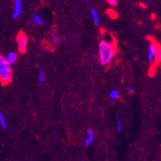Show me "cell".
I'll list each match as a JSON object with an SVG mask.
<instances>
[{
    "label": "cell",
    "instance_id": "7a4b0ae2",
    "mask_svg": "<svg viewBox=\"0 0 161 161\" xmlns=\"http://www.w3.org/2000/svg\"><path fill=\"white\" fill-rule=\"evenodd\" d=\"M12 69L11 64L4 56L0 54V82L3 86L10 84L12 80Z\"/></svg>",
    "mask_w": 161,
    "mask_h": 161
},
{
    "label": "cell",
    "instance_id": "9a60e30c",
    "mask_svg": "<svg viewBox=\"0 0 161 161\" xmlns=\"http://www.w3.org/2000/svg\"><path fill=\"white\" fill-rule=\"evenodd\" d=\"M51 39L53 44H58L59 43V39H58V35L56 33H52L51 35Z\"/></svg>",
    "mask_w": 161,
    "mask_h": 161
},
{
    "label": "cell",
    "instance_id": "5b68a950",
    "mask_svg": "<svg viewBox=\"0 0 161 161\" xmlns=\"http://www.w3.org/2000/svg\"><path fill=\"white\" fill-rule=\"evenodd\" d=\"M22 12V1L21 0H15L14 3V11L12 14V19H16L21 15Z\"/></svg>",
    "mask_w": 161,
    "mask_h": 161
},
{
    "label": "cell",
    "instance_id": "3957f363",
    "mask_svg": "<svg viewBox=\"0 0 161 161\" xmlns=\"http://www.w3.org/2000/svg\"><path fill=\"white\" fill-rule=\"evenodd\" d=\"M16 43L18 51L21 54H24L27 49L28 39L27 35L23 31H19L16 36Z\"/></svg>",
    "mask_w": 161,
    "mask_h": 161
},
{
    "label": "cell",
    "instance_id": "30bf717a",
    "mask_svg": "<svg viewBox=\"0 0 161 161\" xmlns=\"http://www.w3.org/2000/svg\"><path fill=\"white\" fill-rule=\"evenodd\" d=\"M38 79H39V84L41 86H43L46 83V73H45L44 70L40 68L39 69V76H38Z\"/></svg>",
    "mask_w": 161,
    "mask_h": 161
},
{
    "label": "cell",
    "instance_id": "6da1fadb",
    "mask_svg": "<svg viewBox=\"0 0 161 161\" xmlns=\"http://www.w3.org/2000/svg\"><path fill=\"white\" fill-rule=\"evenodd\" d=\"M116 43L103 39L99 44V59L104 67H108L116 54Z\"/></svg>",
    "mask_w": 161,
    "mask_h": 161
},
{
    "label": "cell",
    "instance_id": "5bb4252c",
    "mask_svg": "<svg viewBox=\"0 0 161 161\" xmlns=\"http://www.w3.org/2000/svg\"><path fill=\"white\" fill-rule=\"evenodd\" d=\"M161 61V48L160 47L157 51V53H156V57H155V59H154V63L156 64V65L157 64H160Z\"/></svg>",
    "mask_w": 161,
    "mask_h": 161
},
{
    "label": "cell",
    "instance_id": "4fadbf2b",
    "mask_svg": "<svg viewBox=\"0 0 161 161\" xmlns=\"http://www.w3.org/2000/svg\"><path fill=\"white\" fill-rule=\"evenodd\" d=\"M116 131L118 133H120V132L122 131L123 125L122 122H121V119H120V116H116Z\"/></svg>",
    "mask_w": 161,
    "mask_h": 161
},
{
    "label": "cell",
    "instance_id": "277c9868",
    "mask_svg": "<svg viewBox=\"0 0 161 161\" xmlns=\"http://www.w3.org/2000/svg\"><path fill=\"white\" fill-rule=\"evenodd\" d=\"M160 45L155 41H152L149 45L148 47V53H147V60L149 62V64H154V59L156 57L157 51L160 48Z\"/></svg>",
    "mask_w": 161,
    "mask_h": 161
},
{
    "label": "cell",
    "instance_id": "9c48e42d",
    "mask_svg": "<svg viewBox=\"0 0 161 161\" xmlns=\"http://www.w3.org/2000/svg\"><path fill=\"white\" fill-rule=\"evenodd\" d=\"M91 15H92V20H93L96 26L99 25L100 24V16H99L97 11L95 8L91 9Z\"/></svg>",
    "mask_w": 161,
    "mask_h": 161
},
{
    "label": "cell",
    "instance_id": "52a82bcc",
    "mask_svg": "<svg viewBox=\"0 0 161 161\" xmlns=\"http://www.w3.org/2000/svg\"><path fill=\"white\" fill-rule=\"evenodd\" d=\"M32 22L35 26H39V27H41L44 24V22H43V19L42 18L41 15H39V14H35L32 16Z\"/></svg>",
    "mask_w": 161,
    "mask_h": 161
},
{
    "label": "cell",
    "instance_id": "8992f818",
    "mask_svg": "<svg viewBox=\"0 0 161 161\" xmlns=\"http://www.w3.org/2000/svg\"><path fill=\"white\" fill-rule=\"evenodd\" d=\"M95 141V134L92 128H88L87 130V137L84 142V144L86 147H89L92 143Z\"/></svg>",
    "mask_w": 161,
    "mask_h": 161
},
{
    "label": "cell",
    "instance_id": "e0dca14e",
    "mask_svg": "<svg viewBox=\"0 0 161 161\" xmlns=\"http://www.w3.org/2000/svg\"><path fill=\"white\" fill-rule=\"evenodd\" d=\"M134 92H135V89H134L133 87H130V88H129V91H128V92H129L130 94H132V93H134Z\"/></svg>",
    "mask_w": 161,
    "mask_h": 161
},
{
    "label": "cell",
    "instance_id": "ba28073f",
    "mask_svg": "<svg viewBox=\"0 0 161 161\" xmlns=\"http://www.w3.org/2000/svg\"><path fill=\"white\" fill-rule=\"evenodd\" d=\"M5 58L6 59V61L8 62L10 64H14L18 60V55L15 52H10L7 54V56Z\"/></svg>",
    "mask_w": 161,
    "mask_h": 161
},
{
    "label": "cell",
    "instance_id": "8fae6325",
    "mask_svg": "<svg viewBox=\"0 0 161 161\" xmlns=\"http://www.w3.org/2000/svg\"><path fill=\"white\" fill-rule=\"evenodd\" d=\"M109 97L111 100H117L120 99V92L118 90H112L110 93H109Z\"/></svg>",
    "mask_w": 161,
    "mask_h": 161
},
{
    "label": "cell",
    "instance_id": "2e32d148",
    "mask_svg": "<svg viewBox=\"0 0 161 161\" xmlns=\"http://www.w3.org/2000/svg\"><path fill=\"white\" fill-rule=\"evenodd\" d=\"M107 3H108L109 5L112 6H116L118 4V1L117 0H108Z\"/></svg>",
    "mask_w": 161,
    "mask_h": 161
},
{
    "label": "cell",
    "instance_id": "7c38bea8",
    "mask_svg": "<svg viewBox=\"0 0 161 161\" xmlns=\"http://www.w3.org/2000/svg\"><path fill=\"white\" fill-rule=\"evenodd\" d=\"M0 125H1V127L3 129H6L7 128V123L6 121L5 116H4V115L1 111H0Z\"/></svg>",
    "mask_w": 161,
    "mask_h": 161
}]
</instances>
